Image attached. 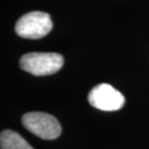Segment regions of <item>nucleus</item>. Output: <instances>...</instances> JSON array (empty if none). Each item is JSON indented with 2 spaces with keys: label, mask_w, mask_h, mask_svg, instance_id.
<instances>
[{
  "label": "nucleus",
  "mask_w": 149,
  "mask_h": 149,
  "mask_svg": "<svg viewBox=\"0 0 149 149\" xmlns=\"http://www.w3.org/2000/svg\"><path fill=\"white\" fill-rule=\"evenodd\" d=\"M63 64V56L55 52H29L19 60L23 71L37 77L57 73Z\"/></svg>",
  "instance_id": "f257e3e1"
},
{
  "label": "nucleus",
  "mask_w": 149,
  "mask_h": 149,
  "mask_svg": "<svg viewBox=\"0 0 149 149\" xmlns=\"http://www.w3.org/2000/svg\"><path fill=\"white\" fill-rule=\"evenodd\" d=\"M26 130L43 139H55L61 134V126L57 119L45 112H28L22 118Z\"/></svg>",
  "instance_id": "f03ea898"
},
{
  "label": "nucleus",
  "mask_w": 149,
  "mask_h": 149,
  "mask_svg": "<svg viewBox=\"0 0 149 149\" xmlns=\"http://www.w3.org/2000/svg\"><path fill=\"white\" fill-rule=\"evenodd\" d=\"M52 28L49 15L44 12H30L20 17L16 23V32L22 38L40 39L45 37Z\"/></svg>",
  "instance_id": "7ed1b4c3"
},
{
  "label": "nucleus",
  "mask_w": 149,
  "mask_h": 149,
  "mask_svg": "<svg viewBox=\"0 0 149 149\" xmlns=\"http://www.w3.org/2000/svg\"><path fill=\"white\" fill-rule=\"evenodd\" d=\"M88 102L92 107L100 111H115L124 106L125 98L111 84L101 83L89 92Z\"/></svg>",
  "instance_id": "20e7f679"
},
{
  "label": "nucleus",
  "mask_w": 149,
  "mask_h": 149,
  "mask_svg": "<svg viewBox=\"0 0 149 149\" xmlns=\"http://www.w3.org/2000/svg\"><path fill=\"white\" fill-rule=\"evenodd\" d=\"M1 149H34L17 133L12 130H5L0 136Z\"/></svg>",
  "instance_id": "39448f33"
}]
</instances>
